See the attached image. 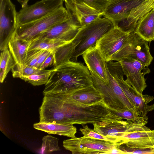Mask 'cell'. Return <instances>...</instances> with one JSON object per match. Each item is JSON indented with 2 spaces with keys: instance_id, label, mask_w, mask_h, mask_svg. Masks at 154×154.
<instances>
[{
  "instance_id": "22",
  "label": "cell",
  "mask_w": 154,
  "mask_h": 154,
  "mask_svg": "<svg viewBox=\"0 0 154 154\" xmlns=\"http://www.w3.org/2000/svg\"><path fill=\"white\" fill-rule=\"evenodd\" d=\"M71 96L75 100L87 105L94 104L103 100L102 94L94 85L78 91Z\"/></svg>"
},
{
  "instance_id": "37",
  "label": "cell",
  "mask_w": 154,
  "mask_h": 154,
  "mask_svg": "<svg viewBox=\"0 0 154 154\" xmlns=\"http://www.w3.org/2000/svg\"><path fill=\"white\" fill-rule=\"evenodd\" d=\"M144 0L148 1V0Z\"/></svg>"
},
{
  "instance_id": "6",
  "label": "cell",
  "mask_w": 154,
  "mask_h": 154,
  "mask_svg": "<svg viewBox=\"0 0 154 154\" xmlns=\"http://www.w3.org/2000/svg\"><path fill=\"white\" fill-rule=\"evenodd\" d=\"M116 146V143L112 142L84 136L63 142V147L72 154H111Z\"/></svg>"
},
{
  "instance_id": "32",
  "label": "cell",
  "mask_w": 154,
  "mask_h": 154,
  "mask_svg": "<svg viewBox=\"0 0 154 154\" xmlns=\"http://www.w3.org/2000/svg\"><path fill=\"white\" fill-rule=\"evenodd\" d=\"M116 147L121 154H154V148L146 149L132 148L128 147L124 144L117 143Z\"/></svg>"
},
{
  "instance_id": "15",
  "label": "cell",
  "mask_w": 154,
  "mask_h": 154,
  "mask_svg": "<svg viewBox=\"0 0 154 154\" xmlns=\"http://www.w3.org/2000/svg\"><path fill=\"white\" fill-rule=\"evenodd\" d=\"M82 55L90 72L105 83H108L106 62L95 45L87 50Z\"/></svg>"
},
{
  "instance_id": "13",
  "label": "cell",
  "mask_w": 154,
  "mask_h": 154,
  "mask_svg": "<svg viewBox=\"0 0 154 154\" xmlns=\"http://www.w3.org/2000/svg\"><path fill=\"white\" fill-rule=\"evenodd\" d=\"M144 0H112L103 13V15L111 20L115 26L126 19L134 8Z\"/></svg>"
},
{
  "instance_id": "34",
  "label": "cell",
  "mask_w": 154,
  "mask_h": 154,
  "mask_svg": "<svg viewBox=\"0 0 154 154\" xmlns=\"http://www.w3.org/2000/svg\"><path fill=\"white\" fill-rule=\"evenodd\" d=\"M51 53L49 51H45L39 57L35 67L39 68Z\"/></svg>"
},
{
  "instance_id": "20",
  "label": "cell",
  "mask_w": 154,
  "mask_h": 154,
  "mask_svg": "<svg viewBox=\"0 0 154 154\" xmlns=\"http://www.w3.org/2000/svg\"><path fill=\"white\" fill-rule=\"evenodd\" d=\"M35 129L48 134H57L75 138L77 132L76 128L73 124H65L52 123L40 122L33 124Z\"/></svg>"
},
{
  "instance_id": "28",
  "label": "cell",
  "mask_w": 154,
  "mask_h": 154,
  "mask_svg": "<svg viewBox=\"0 0 154 154\" xmlns=\"http://www.w3.org/2000/svg\"><path fill=\"white\" fill-rule=\"evenodd\" d=\"M58 138L48 135L43 137L42 143L38 153L40 154H49L60 150L58 142Z\"/></svg>"
},
{
  "instance_id": "21",
  "label": "cell",
  "mask_w": 154,
  "mask_h": 154,
  "mask_svg": "<svg viewBox=\"0 0 154 154\" xmlns=\"http://www.w3.org/2000/svg\"><path fill=\"white\" fill-rule=\"evenodd\" d=\"M134 32L148 42L154 40V8L138 22Z\"/></svg>"
},
{
  "instance_id": "2",
  "label": "cell",
  "mask_w": 154,
  "mask_h": 154,
  "mask_svg": "<svg viewBox=\"0 0 154 154\" xmlns=\"http://www.w3.org/2000/svg\"><path fill=\"white\" fill-rule=\"evenodd\" d=\"M115 26L113 22L106 17H100L81 27L73 40L77 45L72 56V60L78 57L89 48L95 45L103 35Z\"/></svg>"
},
{
  "instance_id": "17",
  "label": "cell",
  "mask_w": 154,
  "mask_h": 154,
  "mask_svg": "<svg viewBox=\"0 0 154 154\" xmlns=\"http://www.w3.org/2000/svg\"><path fill=\"white\" fill-rule=\"evenodd\" d=\"M118 142L132 148H154V130L137 131L127 133Z\"/></svg>"
},
{
  "instance_id": "33",
  "label": "cell",
  "mask_w": 154,
  "mask_h": 154,
  "mask_svg": "<svg viewBox=\"0 0 154 154\" xmlns=\"http://www.w3.org/2000/svg\"><path fill=\"white\" fill-rule=\"evenodd\" d=\"M44 51L38 49L28 51L22 65L35 67L39 57Z\"/></svg>"
},
{
  "instance_id": "5",
  "label": "cell",
  "mask_w": 154,
  "mask_h": 154,
  "mask_svg": "<svg viewBox=\"0 0 154 154\" xmlns=\"http://www.w3.org/2000/svg\"><path fill=\"white\" fill-rule=\"evenodd\" d=\"M69 19L66 9L63 7L46 17L17 26L16 31L23 38L32 40L43 32Z\"/></svg>"
},
{
  "instance_id": "30",
  "label": "cell",
  "mask_w": 154,
  "mask_h": 154,
  "mask_svg": "<svg viewBox=\"0 0 154 154\" xmlns=\"http://www.w3.org/2000/svg\"><path fill=\"white\" fill-rule=\"evenodd\" d=\"M79 130L85 137L110 141L116 143L120 140L119 138L106 136L101 134L90 128L87 125L83 126V128H80Z\"/></svg>"
},
{
  "instance_id": "14",
  "label": "cell",
  "mask_w": 154,
  "mask_h": 154,
  "mask_svg": "<svg viewBox=\"0 0 154 154\" xmlns=\"http://www.w3.org/2000/svg\"><path fill=\"white\" fill-rule=\"evenodd\" d=\"M69 18L81 28L103 15V13L84 3L65 5Z\"/></svg>"
},
{
  "instance_id": "23",
  "label": "cell",
  "mask_w": 154,
  "mask_h": 154,
  "mask_svg": "<svg viewBox=\"0 0 154 154\" xmlns=\"http://www.w3.org/2000/svg\"><path fill=\"white\" fill-rule=\"evenodd\" d=\"M77 46V44L72 41L55 49L52 53L54 57L53 68L70 60Z\"/></svg>"
},
{
  "instance_id": "7",
  "label": "cell",
  "mask_w": 154,
  "mask_h": 154,
  "mask_svg": "<svg viewBox=\"0 0 154 154\" xmlns=\"http://www.w3.org/2000/svg\"><path fill=\"white\" fill-rule=\"evenodd\" d=\"M64 0H41L28 5L17 14V26L46 17L63 7Z\"/></svg>"
},
{
  "instance_id": "1",
  "label": "cell",
  "mask_w": 154,
  "mask_h": 154,
  "mask_svg": "<svg viewBox=\"0 0 154 154\" xmlns=\"http://www.w3.org/2000/svg\"><path fill=\"white\" fill-rule=\"evenodd\" d=\"M53 69L45 85L44 95L53 93L72 94L93 85L90 72L82 63L70 60Z\"/></svg>"
},
{
  "instance_id": "12",
  "label": "cell",
  "mask_w": 154,
  "mask_h": 154,
  "mask_svg": "<svg viewBox=\"0 0 154 154\" xmlns=\"http://www.w3.org/2000/svg\"><path fill=\"white\" fill-rule=\"evenodd\" d=\"M119 62L124 75L126 77L125 82L139 93L142 94L147 86L144 75L150 72L148 66L137 60L129 58Z\"/></svg>"
},
{
  "instance_id": "29",
  "label": "cell",
  "mask_w": 154,
  "mask_h": 154,
  "mask_svg": "<svg viewBox=\"0 0 154 154\" xmlns=\"http://www.w3.org/2000/svg\"><path fill=\"white\" fill-rule=\"evenodd\" d=\"M45 69H42L35 66L22 65L21 67L16 66L15 63L11 70L13 77L20 78L21 77L40 73Z\"/></svg>"
},
{
  "instance_id": "8",
  "label": "cell",
  "mask_w": 154,
  "mask_h": 154,
  "mask_svg": "<svg viewBox=\"0 0 154 154\" xmlns=\"http://www.w3.org/2000/svg\"><path fill=\"white\" fill-rule=\"evenodd\" d=\"M109 73L116 79L132 103L140 110L141 116L145 120L147 121V113L154 110V104L149 105L148 104L153 100L154 97L148 95L141 94L128 85L124 79V75L121 66L113 67L110 71Z\"/></svg>"
},
{
  "instance_id": "31",
  "label": "cell",
  "mask_w": 154,
  "mask_h": 154,
  "mask_svg": "<svg viewBox=\"0 0 154 154\" xmlns=\"http://www.w3.org/2000/svg\"><path fill=\"white\" fill-rule=\"evenodd\" d=\"M111 109L118 116L123 119H125L127 120L131 121L134 122L147 123V121L145 120L143 117L132 110Z\"/></svg>"
},
{
  "instance_id": "11",
  "label": "cell",
  "mask_w": 154,
  "mask_h": 154,
  "mask_svg": "<svg viewBox=\"0 0 154 154\" xmlns=\"http://www.w3.org/2000/svg\"><path fill=\"white\" fill-rule=\"evenodd\" d=\"M130 33L115 26L97 42L95 46L106 62L121 48Z\"/></svg>"
},
{
  "instance_id": "35",
  "label": "cell",
  "mask_w": 154,
  "mask_h": 154,
  "mask_svg": "<svg viewBox=\"0 0 154 154\" xmlns=\"http://www.w3.org/2000/svg\"><path fill=\"white\" fill-rule=\"evenodd\" d=\"M53 55L51 53L45 59L39 68V69H45L46 68L51 65L52 63H53Z\"/></svg>"
},
{
  "instance_id": "18",
  "label": "cell",
  "mask_w": 154,
  "mask_h": 154,
  "mask_svg": "<svg viewBox=\"0 0 154 154\" xmlns=\"http://www.w3.org/2000/svg\"><path fill=\"white\" fill-rule=\"evenodd\" d=\"M153 8L154 0L146 1L133 8L127 18L117 26L128 33L134 32L138 22Z\"/></svg>"
},
{
  "instance_id": "3",
  "label": "cell",
  "mask_w": 154,
  "mask_h": 154,
  "mask_svg": "<svg viewBox=\"0 0 154 154\" xmlns=\"http://www.w3.org/2000/svg\"><path fill=\"white\" fill-rule=\"evenodd\" d=\"M107 69L109 80L107 83H105L90 73L93 85L103 95L104 103L110 109H131L141 116L140 110L131 102L116 79L110 74L107 67Z\"/></svg>"
},
{
  "instance_id": "26",
  "label": "cell",
  "mask_w": 154,
  "mask_h": 154,
  "mask_svg": "<svg viewBox=\"0 0 154 154\" xmlns=\"http://www.w3.org/2000/svg\"><path fill=\"white\" fill-rule=\"evenodd\" d=\"M112 0H64L65 5L84 3L103 13Z\"/></svg>"
},
{
  "instance_id": "4",
  "label": "cell",
  "mask_w": 154,
  "mask_h": 154,
  "mask_svg": "<svg viewBox=\"0 0 154 154\" xmlns=\"http://www.w3.org/2000/svg\"><path fill=\"white\" fill-rule=\"evenodd\" d=\"M148 42L134 32H131L120 49L112 56L110 61H119L129 58L148 66L153 59L150 52Z\"/></svg>"
},
{
  "instance_id": "16",
  "label": "cell",
  "mask_w": 154,
  "mask_h": 154,
  "mask_svg": "<svg viewBox=\"0 0 154 154\" xmlns=\"http://www.w3.org/2000/svg\"><path fill=\"white\" fill-rule=\"evenodd\" d=\"M80 28L69 19L43 32L34 39L46 38L70 42L74 38Z\"/></svg>"
},
{
  "instance_id": "9",
  "label": "cell",
  "mask_w": 154,
  "mask_h": 154,
  "mask_svg": "<svg viewBox=\"0 0 154 154\" xmlns=\"http://www.w3.org/2000/svg\"><path fill=\"white\" fill-rule=\"evenodd\" d=\"M17 12L11 0H0V49L8 48V41L16 29Z\"/></svg>"
},
{
  "instance_id": "36",
  "label": "cell",
  "mask_w": 154,
  "mask_h": 154,
  "mask_svg": "<svg viewBox=\"0 0 154 154\" xmlns=\"http://www.w3.org/2000/svg\"><path fill=\"white\" fill-rule=\"evenodd\" d=\"M21 5L22 8L27 5L28 1L29 0H17Z\"/></svg>"
},
{
  "instance_id": "27",
  "label": "cell",
  "mask_w": 154,
  "mask_h": 154,
  "mask_svg": "<svg viewBox=\"0 0 154 154\" xmlns=\"http://www.w3.org/2000/svg\"><path fill=\"white\" fill-rule=\"evenodd\" d=\"M53 71V69L45 70L42 72L22 76L20 78L34 86L45 85L48 81Z\"/></svg>"
},
{
  "instance_id": "19",
  "label": "cell",
  "mask_w": 154,
  "mask_h": 154,
  "mask_svg": "<svg viewBox=\"0 0 154 154\" xmlns=\"http://www.w3.org/2000/svg\"><path fill=\"white\" fill-rule=\"evenodd\" d=\"M31 42L32 40L22 38L16 29L12 34L8 41V48L17 66L21 67L23 65Z\"/></svg>"
},
{
  "instance_id": "10",
  "label": "cell",
  "mask_w": 154,
  "mask_h": 154,
  "mask_svg": "<svg viewBox=\"0 0 154 154\" xmlns=\"http://www.w3.org/2000/svg\"><path fill=\"white\" fill-rule=\"evenodd\" d=\"M147 123L134 122L122 120L115 122L103 121L93 124V130L106 136L120 138L125 134L137 131H149L145 126Z\"/></svg>"
},
{
  "instance_id": "24",
  "label": "cell",
  "mask_w": 154,
  "mask_h": 154,
  "mask_svg": "<svg viewBox=\"0 0 154 154\" xmlns=\"http://www.w3.org/2000/svg\"><path fill=\"white\" fill-rule=\"evenodd\" d=\"M69 42L46 38H36L32 40L28 51L33 49L42 50L49 51L52 53L57 48Z\"/></svg>"
},
{
  "instance_id": "25",
  "label": "cell",
  "mask_w": 154,
  "mask_h": 154,
  "mask_svg": "<svg viewBox=\"0 0 154 154\" xmlns=\"http://www.w3.org/2000/svg\"><path fill=\"white\" fill-rule=\"evenodd\" d=\"M15 63L12 56L7 48L1 51L0 59V82L2 83Z\"/></svg>"
}]
</instances>
